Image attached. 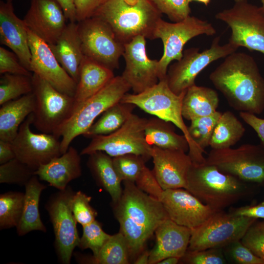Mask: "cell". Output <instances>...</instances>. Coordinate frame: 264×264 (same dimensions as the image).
I'll return each instance as SVG.
<instances>
[{
  "instance_id": "6",
  "label": "cell",
  "mask_w": 264,
  "mask_h": 264,
  "mask_svg": "<svg viewBox=\"0 0 264 264\" xmlns=\"http://www.w3.org/2000/svg\"><path fill=\"white\" fill-rule=\"evenodd\" d=\"M130 89L122 76H115L100 91L79 105L55 134L62 137V154L66 152L75 138L83 135L96 117L109 108L120 102Z\"/></svg>"
},
{
  "instance_id": "45",
  "label": "cell",
  "mask_w": 264,
  "mask_h": 264,
  "mask_svg": "<svg viewBox=\"0 0 264 264\" xmlns=\"http://www.w3.org/2000/svg\"><path fill=\"white\" fill-rule=\"evenodd\" d=\"M241 241L254 254L264 259V219L253 222Z\"/></svg>"
},
{
  "instance_id": "14",
  "label": "cell",
  "mask_w": 264,
  "mask_h": 264,
  "mask_svg": "<svg viewBox=\"0 0 264 264\" xmlns=\"http://www.w3.org/2000/svg\"><path fill=\"white\" fill-rule=\"evenodd\" d=\"M77 22L84 55L112 70L118 68L125 44L109 24L94 16Z\"/></svg>"
},
{
  "instance_id": "53",
  "label": "cell",
  "mask_w": 264,
  "mask_h": 264,
  "mask_svg": "<svg viewBox=\"0 0 264 264\" xmlns=\"http://www.w3.org/2000/svg\"><path fill=\"white\" fill-rule=\"evenodd\" d=\"M150 251L144 250L134 260L135 264H149Z\"/></svg>"
},
{
  "instance_id": "32",
  "label": "cell",
  "mask_w": 264,
  "mask_h": 264,
  "mask_svg": "<svg viewBox=\"0 0 264 264\" xmlns=\"http://www.w3.org/2000/svg\"><path fill=\"white\" fill-rule=\"evenodd\" d=\"M135 107L133 104L121 102L114 104L106 110L82 135L92 138L114 132L126 122Z\"/></svg>"
},
{
  "instance_id": "52",
  "label": "cell",
  "mask_w": 264,
  "mask_h": 264,
  "mask_svg": "<svg viewBox=\"0 0 264 264\" xmlns=\"http://www.w3.org/2000/svg\"><path fill=\"white\" fill-rule=\"evenodd\" d=\"M69 22H77L73 0H57Z\"/></svg>"
},
{
  "instance_id": "21",
  "label": "cell",
  "mask_w": 264,
  "mask_h": 264,
  "mask_svg": "<svg viewBox=\"0 0 264 264\" xmlns=\"http://www.w3.org/2000/svg\"><path fill=\"white\" fill-rule=\"evenodd\" d=\"M151 156L154 163L153 172L164 190L186 189L188 173L193 163L186 152L153 146Z\"/></svg>"
},
{
  "instance_id": "38",
  "label": "cell",
  "mask_w": 264,
  "mask_h": 264,
  "mask_svg": "<svg viewBox=\"0 0 264 264\" xmlns=\"http://www.w3.org/2000/svg\"><path fill=\"white\" fill-rule=\"evenodd\" d=\"M146 161L142 156L132 154L112 157L114 168L121 181L135 182Z\"/></svg>"
},
{
  "instance_id": "4",
  "label": "cell",
  "mask_w": 264,
  "mask_h": 264,
  "mask_svg": "<svg viewBox=\"0 0 264 264\" xmlns=\"http://www.w3.org/2000/svg\"><path fill=\"white\" fill-rule=\"evenodd\" d=\"M161 15L151 0H105L92 16L106 22L125 44L138 36L154 40Z\"/></svg>"
},
{
  "instance_id": "22",
  "label": "cell",
  "mask_w": 264,
  "mask_h": 264,
  "mask_svg": "<svg viewBox=\"0 0 264 264\" xmlns=\"http://www.w3.org/2000/svg\"><path fill=\"white\" fill-rule=\"evenodd\" d=\"M0 42L11 49L29 71L31 54L28 28L15 14L12 2H0Z\"/></svg>"
},
{
  "instance_id": "7",
  "label": "cell",
  "mask_w": 264,
  "mask_h": 264,
  "mask_svg": "<svg viewBox=\"0 0 264 264\" xmlns=\"http://www.w3.org/2000/svg\"><path fill=\"white\" fill-rule=\"evenodd\" d=\"M35 108L32 124L43 133L55 134L74 110V97L61 92L33 73Z\"/></svg>"
},
{
  "instance_id": "16",
  "label": "cell",
  "mask_w": 264,
  "mask_h": 264,
  "mask_svg": "<svg viewBox=\"0 0 264 264\" xmlns=\"http://www.w3.org/2000/svg\"><path fill=\"white\" fill-rule=\"evenodd\" d=\"M32 123L31 113L21 124L11 143L16 158L35 171L62 154L59 138L53 134L33 132L30 128Z\"/></svg>"
},
{
  "instance_id": "47",
  "label": "cell",
  "mask_w": 264,
  "mask_h": 264,
  "mask_svg": "<svg viewBox=\"0 0 264 264\" xmlns=\"http://www.w3.org/2000/svg\"><path fill=\"white\" fill-rule=\"evenodd\" d=\"M134 183L140 190L160 201L164 190L158 183L153 171H151L146 166Z\"/></svg>"
},
{
  "instance_id": "49",
  "label": "cell",
  "mask_w": 264,
  "mask_h": 264,
  "mask_svg": "<svg viewBox=\"0 0 264 264\" xmlns=\"http://www.w3.org/2000/svg\"><path fill=\"white\" fill-rule=\"evenodd\" d=\"M229 212L237 216L264 219V201L257 205L231 208Z\"/></svg>"
},
{
  "instance_id": "2",
  "label": "cell",
  "mask_w": 264,
  "mask_h": 264,
  "mask_svg": "<svg viewBox=\"0 0 264 264\" xmlns=\"http://www.w3.org/2000/svg\"><path fill=\"white\" fill-rule=\"evenodd\" d=\"M123 182L121 197L112 207L119 232L127 242L130 261L133 262L158 226L169 218L160 200L140 190L134 182Z\"/></svg>"
},
{
  "instance_id": "40",
  "label": "cell",
  "mask_w": 264,
  "mask_h": 264,
  "mask_svg": "<svg viewBox=\"0 0 264 264\" xmlns=\"http://www.w3.org/2000/svg\"><path fill=\"white\" fill-rule=\"evenodd\" d=\"M83 226V234L78 247L82 250L90 249L93 256H97L111 235L102 229L96 220Z\"/></svg>"
},
{
  "instance_id": "54",
  "label": "cell",
  "mask_w": 264,
  "mask_h": 264,
  "mask_svg": "<svg viewBox=\"0 0 264 264\" xmlns=\"http://www.w3.org/2000/svg\"><path fill=\"white\" fill-rule=\"evenodd\" d=\"M180 259L177 257H169L161 260L158 264H176L180 262Z\"/></svg>"
},
{
  "instance_id": "23",
  "label": "cell",
  "mask_w": 264,
  "mask_h": 264,
  "mask_svg": "<svg viewBox=\"0 0 264 264\" xmlns=\"http://www.w3.org/2000/svg\"><path fill=\"white\" fill-rule=\"evenodd\" d=\"M154 234L155 242L150 251L149 264H158L169 257L182 258L188 249L191 229L168 218L158 226Z\"/></svg>"
},
{
  "instance_id": "55",
  "label": "cell",
  "mask_w": 264,
  "mask_h": 264,
  "mask_svg": "<svg viewBox=\"0 0 264 264\" xmlns=\"http://www.w3.org/2000/svg\"><path fill=\"white\" fill-rule=\"evenodd\" d=\"M189 2H191L193 1H196L204 3L206 6H207L209 3L210 1V0H188Z\"/></svg>"
},
{
  "instance_id": "19",
  "label": "cell",
  "mask_w": 264,
  "mask_h": 264,
  "mask_svg": "<svg viewBox=\"0 0 264 264\" xmlns=\"http://www.w3.org/2000/svg\"><path fill=\"white\" fill-rule=\"evenodd\" d=\"M160 201L171 220L191 229L201 225L217 212L184 188L164 190Z\"/></svg>"
},
{
  "instance_id": "12",
  "label": "cell",
  "mask_w": 264,
  "mask_h": 264,
  "mask_svg": "<svg viewBox=\"0 0 264 264\" xmlns=\"http://www.w3.org/2000/svg\"><path fill=\"white\" fill-rule=\"evenodd\" d=\"M147 120L132 113L122 126L114 132L92 137L80 154L88 155L100 151L112 157L132 154L142 156L148 160L151 158L152 146L145 137Z\"/></svg>"
},
{
  "instance_id": "8",
  "label": "cell",
  "mask_w": 264,
  "mask_h": 264,
  "mask_svg": "<svg viewBox=\"0 0 264 264\" xmlns=\"http://www.w3.org/2000/svg\"><path fill=\"white\" fill-rule=\"evenodd\" d=\"M216 33L212 23L194 16L189 15L181 21L174 22L160 19L154 32V39H161L164 48L163 55L158 60L159 80L166 78L172 61L181 59L184 46L189 40L198 35L213 36Z\"/></svg>"
},
{
  "instance_id": "56",
  "label": "cell",
  "mask_w": 264,
  "mask_h": 264,
  "mask_svg": "<svg viewBox=\"0 0 264 264\" xmlns=\"http://www.w3.org/2000/svg\"><path fill=\"white\" fill-rule=\"evenodd\" d=\"M261 2L262 3V6H261L263 9V11L264 12V0H261Z\"/></svg>"
},
{
  "instance_id": "39",
  "label": "cell",
  "mask_w": 264,
  "mask_h": 264,
  "mask_svg": "<svg viewBox=\"0 0 264 264\" xmlns=\"http://www.w3.org/2000/svg\"><path fill=\"white\" fill-rule=\"evenodd\" d=\"M35 171L15 158L0 166V183L25 185Z\"/></svg>"
},
{
  "instance_id": "26",
  "label": "cell",
  "mask_w": 264,
  "mask_h": 264,
  "mask_svg": "<svg viewBox=\"0 0 264 264\" xmlns=\"http://www.w3.org/2000/svg\"><path fill=\"white\" fill-rule=\"evenodd\" d=\"M114 77L113 70L84 56L80 66L79 80L74 95V111Z\"/></svg>"
},
{
  "instance_id": "30",
  "label": "cell",
  "mask_w": 264,
  "mask_h": 264,
  "mask_svg": "<svg viewBox=\"0 0 264 264\" xmlns=\"http://www.w3.org/2000/svg\"><path fill=\"white\" fill-rule=\"evenodd\" d=\"M219 98L213 89L196 85L185 91L182 103V114L185 119L207 116L216 112Z\"/></svg>"
},
{
  "instance_id": "33",
  "label": "cell",
  "mask_w": 264,
  "mask_h": 264,
  "mask_svg": "<svg viewBox=\"0 0 264 264\" xmlns=\"http://www.w3.org/2000/svg\"><path fill=\"white\" fill-rule=\"evenodd\" d=\"M245 129L231 111L221 113L214 129L209 146L212 149L230 148L243 136Z\"/></svg>"
},
{
  "instance_id": "28",
  "label": "cell",
  "mask_w": 264,
  "mask_h": 264,
  "mask_svg": "<svg viewBox=\"0 0 264 264\" xmlns=\"http://www.w3.org/2000/svg\"><path fill=\"white\" fill-rule=\"evenodd\" d=\"M87 166L96 183L110 195L112 203L120 198L123 189L121 181L114 168L112 158L98 151L89 154Z\"/></svg>"
},
{
  "instance_id": "36",
  "label": "cell",
  "mask_w": 264,
  "mask_h": 264,
  "mask_svg": "<svg viewBox=\"0 0 264 264\" xmlns=\"http://www.w3.org/2000/svg\"><path fill=\"white\" fill-rule=\"evenodd\" d=\"M32 76L4 73L0 79V105L33 91Z\"/></svg>"
},
{
  "instance_id": "17",
  "label": "cell",
  "mask_w": 264,
  "mask_h": 264,
  "mask_svg": "<svg viewBox=\"0 0 264 264\" xmlns=\"http://www.w3.org/2000/svg\"><path fill=\"white\" fill-rule=\"evenodd\" d=\"M146 38L138 36L124 44L126 66L122 74L134 93H140L159 82L158 60L150 59L146 53Z\"/></svg>"
},
{
  "instance_id": "42",
  "label": "cell",
  "mask_w": 264,
  "mask_h": 264,
  "mask_svg": "<svg viewBox=\"0 0 264 264\" xmlns=\"http://www.w3.org/2000/svg\"><path fill=\"white\" fill-rule=\"evenodd\" d=\"M180 262L189 264H224L226 260L222 248H212L187 250Z\"/></svg>"
},
{
  "instance_id": "25",
  "label": "cell",
  "mask_w": 264,
  "mask_h": 264,
  "mask_svg": "<svg viewBox=\"0 0 264 264\" xmlns=\"http://www.w3.org/2000/svg\"><path fill=\"white\" fill-rule=\"evenodd\" d=\"M57 61L77 83L79 68L84 57L77 22H69L53 44H48Z\"/></svg>"
},
{
  "instance_id": "44",
  "label": "cell",
  "mask_w": 264,
  "mask_h": 264,
  "mask_svg": "<svg viewBox=\"0 0 264 264\" xmlns=\"http://www.w3.org/2000/svg\"><path fill=\"white\" fill-rule=\"evenodd\" d=\"M224 255L238 264H264V259L254 254L242 242L238 241L222 248Z\"/></svg>"
},
{
  "instance_id": "13",
  "label": "cell",
  "mask_w": 264,
  "mask_h": 264,
  "mask_svg": "<svg viewBox=\"0 0 264 264\" xmlns=\"http://www.w3.org/2000/svg\"><path fill=\"white\" fill-rule=\"evenodd\" d=\"M205 162L249 183L264 185V147L243 144L233 149H212Z\"/></svg>"
},
{
  "instance_id": "41",
  "label": "cell",
  "mask_w": 264,
  "mask_h": 264,
  "mask_svg": "<svg viewBox=\"0 0 264 264\" xmlns=\"http://www.w3.org/2000/svg\"><path fill=\"white\" fill-rule=\"evenodd\" d=\"M91 197L81 191L75 193L72 202V210L77 222L82 226L96 220L97 211L90 204Z\"/></svg>"
},
{
  "instance_id": "10",
  "label": "cell",
  "mask_w": 264,
  "mask_h": 264,
  "mask_svg": "<svg viewBox=\"0 0 264 264\" xmlns=\"http://www.w3.org/2000/svg\"><path fill=\"white\" fill-rule=\"evenodd\" d=\"M257 219L235 215L222 210L215 212L198 227L191 229L187 250L223 248L240 241Z\"/></svg>"
},
{
  "instance_id": "34",
  "label": "cell",
  "mask_w": 264,
  "mask_h": 264,
  "mask_svg": "<svg viewBox=\"0 0 264 264\" xmlns=\"http://www.w3.org/2000/svg\"><path fill=\"white\" fill-rule=\"evenodd\" d=\"M77 259L80 263L93 264H128L131 262L126 240L119 232L111 235L97 256H79Z\"/></svg>"
},
{
  "instance_id": "57",
  "label": "cell",
  "mask_w": 264,
  "mask_h": 264,
  "mask_svg": "<svg viewBox=\"0 0 264 264\" xmlns=\"http://www.w3.org/2000/svg\"><path fill=\"white\" fill-rule=\"evenodd\" d=\"M6 1L12 2L13 0H5Z\"/></svg>"
},
{
  "instance_id": "31",
  "label": "cell",
  "mask_w": 264,
  "mask_h": 264,
  "mask_svg": "<svg viewBox=\"0 0 264 264\" xmlns=\"http://www.w3.org/2000/svg\"><path fill=\"white\" fill-rule=\"evenodd\" d=\"M172 123L159 118L152 117L147 120L145 134L147 142L165 149L189 151V146L185 136L176 133Z\"/></svg>"
},
{
  "instance_id": "3",
  "label": "cell",
  "mask_w": 264,
  "mask_h": 264,
  "mask_svg": "<svg viewBox=\"0 0 264 264\" xmlns=\"http://www.w3.org/2000/svg\"><path fill=\"white\" fill-rule=\"evenodd\" d=\"M205 162H193L185 189L203 203L219 211L249 196L253 187Z\"/></svg>"
},
{
  "instance_id": "1",
  "label": "cell",
  "mask_w": 264,
  "mask_h": 264,
  "mask_svg": "<svg viewBox=\"0 0 264 264\" xmlns=\"http://www.w3.org/2000/svg\"><path fill=\"white\" fill-rule=\"evenodd\" d=\"M229 105L240 112L260 114L264 110V78L254 58L234 52L209 75Z\"/></svg>"
},
{
  "instance_id": "35",
  "label": "cell",
  "mask_w": 264,
  "mask_h": 264,
  "mask_svg": "<svg viewBox=\"0 0 264 264\" xmlns=\"http://www.w3.org/2000/svg\"><path fill=\"white\" fill-rule=\"evenodd\" d=\"M24 194L9 191L0 195V228L17 227L21 220L24 205Z\"/></svg>"
},
{
  "instance_id": "9",
  "label": "cell",
  "mask_w": 264,
  "mask_h": 264,
  "mask_svg": "<svg viewBox=\"0 0 264 264\" xmlns=\"http://www.w3.org/2000/svg\"><path fill=\"white\" fill-rule=\"evenodd\" d=\"M215 17L231 28L229 42L264 55V12L262 7L247 0H235L231 8L219 12Z\"/></svg>"
},
{
  "instance_id": "27",
  "label": "cell",
  "mask_w": 264,
  "mask_h": 264,
  "mask_svg": "<svg viewBox=\"0 0 264 264\" xmlns=\"http://www.w3.org/2000/svg\"><path fill=\"white\" fill-rule=\"evenodd\" d=\"M32 92L2 104L0 109V140L12 142L19 128L35 108Z\"/></svg>"
},
{
  "instance_id": "46",
  "label": "cell",
  "mask_w": 264,
  "mask_h": 264,
  "mask_svg": "<svg viewBox=\"0 0 264 264\" xmlns=\"http://www.w3.org/2000/svg\"><path fill=\"white\" fill-rule=\"evenodd\" d=\"M11 73L32 76L21 63L17 56L3 47H0V73Z\"/></svg>"
},
{
  "instance_id": "15",
  "label": "cell",
  "mask_w": 264,
  "mask_h": 264,
  "mask_svg": "<svg viewBox=\"0 0 264 264\" xmlns=\"http://www.w3.org/2000/svg\"><path fill=\"white\" fill-rule=\"evenodd\" d=\"M75 192L70 186L51 196L45 205L53 226L55 246L59 261L69 264L74 248L80 238L72 210Z\"/></svg>"
},
{
  "instance_id": "51",
  "label": "cell",
  "mask_w": 264,
  "mask_h": 264,
  "mask_svg": "<svg viewBox=\"0 0 264 264\" xmlns=\"http://www.w3.org/2000/svg\"><path fill=\"white\" fill-rule=\"evenodd\" d=\"M16 158L11 142L0 140V164Z\"/></svg>"
},
{
  "instance_id": "50",
  "label": "cell",
  "mask_w": 264,
  "mask_h": 264,
  "mask_svg": "<svg viewBox=\"0 0 264 264\" xmlns=\"http://www.w3.org/2000/svg\"><path fill=\"white\" fill-rule=\"evenodd\" d=\"M240 116L255 131L264 147V119L245 112H240Z\"/></svg>"
},
{
  "instance_id": "18",
  "label": "cell",
  "mask_w": 264,
  "mask_h": 264,
  "mask_svg": "<svg viewBox=\"0 0 264 264\" xmlns=\"http://www.w3.org/2000/svg\"><path fill=\"white\" fill-rule=\"evenodd\" d=\"M31 54L29 71L62 92L74 97L77 83L59 64L48 44L28 29Z\"/></svg>"
},
{
  "instance_id": "29",
  "label": "cell",
  "mask_w": 264,
  "mask_h": 264,
  "mask_svg": "<svg viewBox=\"0 0 264 264\" xmlns=\"http://www.w3.org/2000/svg\"><path fill=\"white\" fill-rule=\"evenodd\" d=\"M37 177L34 175L24 185L25 191L23 212L19 223L16 227L17 234L20 236L32 231H46L39 210L40 196L46 186L41 183Z\"/></svg>"
},
{
  "instance_id": "5",
  "label": "cell",
  "mask_w": 264,
  "mask_h": 264,
  "mask_svg": "<svg viewBox=\"0 0 264 264\" xmlns=\"http://www.w3.org/2000/svg\"><path fill=\"white\" fill-rule=\"evenodd\" d=\"M185 91L176 94L171 90L165 78L140 93H127L120 102L133 104L147 113L176 125L188 141V154L193 162L204 163L205 152L193 140L183 120L182 103Z\"/></svg>"
},
{
  "instance_id": "43",
  "label": "cell",
  "mask_w": 264,
  "mask_h": 264,
  "mask_svg": "<svg viewBox=\"0 0 264 264\" xmlns=\"http://www.w3.org/2000/svg\"><path fill=\"white\" fill-rule=\"evenodd\" d=\"M158 10L173 22L181 21L190 15L188 0H151Z\"/></svg>"
},
{
  "instance_id": "11",
  "label": "cell",
  "mask_w": 264,
  "mask_h": 264,
  "mask_svg": "<svg viewBox=\"0 0 264 264\" xmlns=\"http://www.w3.org/2000/svg\"><path fill=\"white\" fill-rule=\"evenodd\" d=\"M220 36L215 38L209 48L200 52L199 48L185 49L180 60L168 68L166 80L171 90L179 95L196 85L198 74L211 63L236 52L239 48L228 42L220 44Z\"/></svg>"
},
{
  "instance_id": "20",
  "label": "cell",
  "mask_w": 264,
  "mask_h": 264,
  "mask_svg": "<svg viewBox=\"0 0 264 264\" xmlns=\"http://www.w3.org/2000/svg\"><path fill=\"white\" fill-rule=\"evenodd\" d=\"M23 20L30 31L48 44L57 41L67 24L57 0H31Z\"/></svg>"
},
{
  "instance_id": "48",
  "label": "cell",
  "mask_w": 264,
  "mask_h": 264,
  "mask_svg": "<svg viewBox=\"0 0 264 264\" xmlns=\"http://www.w3.org/2000/svg\"><path fill=\"white\" fill-rule=\"evenodd\" d=\"M77 22L91 17L105 0H73Z\"/></svg>"
},
{
  "instance_id": "37",
  "label": "cell",
  "mask_w": 264,
  "mask_h": 264,
  "mask_svg": "<svg viewBox=\"0 0 264 264\" xmlns=\"http://www.w3.org/2000/svg\"><path fill=\"white\" fill-rule=\"evenodd\" d=\"M221 113L217 111L214 114L191 120L188 127L189 134L196 144L203 151L209 146L210 142Z\"/></svg>"
},
{
  "instance_id": "24",
  "label": "cell",
  "mask_w": 264,
  "mask_h": 264,
  "mask_svg": "<svg viewBox=\"0 0 264 264\" xmlns=\"http://www.w3.org/2000/svg\"><path fill=\"white\" fill-rule=\"evenodd\" d=\"M80 155L75 148L69 146L66 153L41 165L34 175L59 190H65L69 182L82 175Z\"/></svg>"
}]
</instances>
